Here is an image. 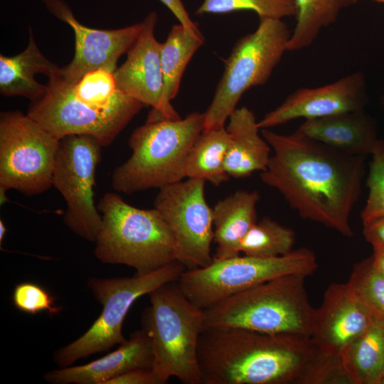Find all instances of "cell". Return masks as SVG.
Returning <instances> with one entry per match:
<instances>
[{
  "label": "cell",
  "instance_id": "obj_1",
  "mask_svg": "<svg viewBox=\"0 0 384 384\" xmlns=\"http://www.w3.org/2000/svg\"><path fill=\"white\" fill-rule=\"evenodd\" d=\"M273 151L260 174L299 215L351 238V213L361 193L365 156L334 149L295 131L262 129Z\"/></svg>",
  "mask_w": 384,
  "mask_h": 384
},
{
  "label": "cell",
  "instance_id": "obj_2",
  "mask_svg": "<svg viewBox=\"0 0 384 384\" xmlns=\"http://www.w3.org/2000/svg\"><path fill=\"white\" fill-rule=\"evenodd\" d=\"M198 358L202 384H341L345 378L340 356L323 353L305 335L204 330Z\"/></svg>",
  "mask_w": 384,
  "mask_h": 384
},
{
  "label": "cell",
  "instance_id": "obj_3",
  "mask_svg": "<svg viewBox=\"0 0 384 384\" xmlns=\"http://www.w3.org/2000/svg\"><path fill=\"white\" fill-rule=\"evenodd\" d=\"M204 124L205 112H199L177 119L147 118L129 139L132 154L112 173V188L132 194L183 180L187 156Z\"/></svg>",
  "mask_w": 384,
  "mask_h": 384
},
{
  "label": "cell",
  "instance_id": "obj_4",
  "mask_svg": "<svg viewBox=\"0 0 384 384\" xmlns=\"http://www.w3.org/2000/svg\"><path fill=\"white\" fill-rule=\"evenodd\" d=\"M102 224L95 255L102 262L124 265L146 274L177 261L174 236L156 208L142 209L116 193H106L97 204Z\"/></svg>",
  "mask_w": 384,
  "mask_h": 384
},
{
  "label": "cell",
  "instance_id": "obj_5",
  "mask_svg": "<svg viewBox=\"0 0 384 384\" xmlns=\"http://www.w3.org/2000/svg\"><path fill=\"white\" fill-rule=\"evenodd\" d=\"M306 277L301 274L277 277L203 310V331L240 328L310 336L316 309L309 302Z\"/></svg>",
  "mask_w": 384,
  "mask_h": 384
},
{
  "label": "cell",
  "instance_id": "obj_6",
  "mask_svg": "<svg viewBox=\"0 0 384 384\" xmlns=\"http://www.w3.org/2000/svg\"><path fill=\"white\" fill-rule=\"evenodd\" d=\"M176 282L148 294L150 306L143 313L142 329L152 342V370L161 384L171 378L184 384H202L198 347L203 310L184 295Z\"/></svg>",
  "mask_w": 384,
  "mask_h": 384
},
{
  "label": "cell",
  "instance_id": "obj_7",
  "mask_svg": "<svg viewBox=\"0 0 384 384\" xmlns=\"http://www.w3.org/2000/svg\"><path fill=\"white\" fill-rule=\"evenodd\" d=\"M291 33L282 19L260 18L257 28L236 42L205 112L204 130L225 127L243 94L268 81L287 50Z\"/></svg>",
  "mask_w": 384,
  "mask_h": 384
},
{
  "label": "cell",
  "instance_id": "obj_8",
  "mask_svg": "<svg viewBox=\"0 0 384 384\" xmlns=\"http://www.w3.org/2000/svg\"><path fill=\"white\" fill-rule=\"evenodd\" d=\"M186 270L181 262L175 261L132 277H89L87 287L102 305V312L85 333L55 351L53 361L60 368L70 366L81 358L124 343V321L135 301L162 284L178 281Z\"/></svg>",
  "mask_w": 384,
  "mask_h": 384
},
{
  "label": "cell",
  "instance_id": "obj_9",
  "mask_svg": "<svg viewBox=\"0 0 384 384\" xmlns=\"http://www.w3.org/2000/svg\"><path fill=\"white\" fill-rule=\"evenodd\" d=\"M317 267L313 251L302 247L276 257L240 255L213 260L206 267L186 270L176 282L193 304L205 310L269 280L289 274L307 277Z\"/></svg>",
  "mask_w": 384,
  "mask_h": 384
},
{
  "label": "cell",
  "instance_id": "obj_10",
  "mask_svg": "<svg viewBox=\"0 0 384 384\" xmlns=\"http://www.w3.org/2000/svg\"><path fill=\"white\" fill-rule=\"evenodd\" d=\"M60 139L27 114H0V187L32 196L52 186Z\"/></svg>",
  "mask_w": 384,
  "mask_h": 384
},
{
  "label": "cell",
  "instance_id": "obj_11",
  "mask_svg": "<svg viewBox=\"0 0 384 384\" xmlns=\"http://www.w3.org/2000/svg\"><path fill=\"white\" fill-rule=\"evenodd\" d=\"M102 147L89 135L73 134L61 139L52 178V186L66 203L64 223L75 235L94 242L102 224L94 200Z\"/></svg>",
  "mask_w": 384,
  "mask_h": 384
},
{
  "label": "cell",
  "instance_id": "obj_12",
  "mask_svg": "<svg viewBox=\"0 0 384 384\" xmlns=\"http://www.w3.org/2000/svg\"><path fill=\"white\" fill-rule=\"evenodd\" d=\"M46 95L32 102L27 114L58 139L73 134L94 137L107 146L138 113L133 110H105L77 98L73 83L60 70L49 76Z\"/></svg>",
  "mask_w": 384,
  "mask_h": 384
},
{
  "label": "cell",
  "instance_id": "obj_13",
  "mask_svg": "<svg viewBox=\"0 0 384 384\" xmlns=\"http://www.w3.org/2000/svg\"><path fill=\"white\" fill-rule=\"evenodd\" d=\"M205 183L188 178L159 189L154 208L174 236L177 261L186 270L204 267L213 262V210L205 197Z\"/></svg>",
  "mask_w": 384,
  "mask_h": 384
},
{
  "label": "cell",
  "instance_id": "obj_14",
  "mask_svg": "<svg viewBox=\"0 0 384 384\" xmlns=\"http://www.w3.org/2000/svg\"><path fill=\"white\" fill-rule=\"evenodd\" d=\"M46 10L58 20L66 23L75 36V53L69 64L61 68L63 77L77 82L86 73L104 68L112 73L120 56L127 53L137 38L142 21L111 30L87 27L75 18L64 0H42Z\"/></svg>",
  "mask_w": 384,
  "mask_h": 384
},
{
  "label": "cell",
  "instance_id": "obj_15",
  "mask_svg": "<svg viewBox=\"0 0 384 384\" xmlns=\"http://www.w3.org/2000/svg\"><path fill=\"white\" fill-rule=\"evenodd\" d=\"M367 102L366 76L356 71L323 86L296 90L258 121L257 125L260 129H270L299 118L362 110Z\"/></svg>",
  "mask_w": 384,
  "mask_h": 384
},
{
  "label": "cell",
  "instance_id": "obj_16",
  "mask_svg": "<svg viewBox=\"0 0 384 384\" xmlns=\"http://www.w3.org/2000/svg\"><path fill=\"white\" fill-rule=\"evenodd\" d=\"M158 14L151 11L142 21L137 38L127 51L125 61L113 73L117 87L125 95L151 107L148 118H160L162 110L163 75L161 43L154 36Z\"/></svg>",
  "mask_w": 384,
  "mask_h": 384
},
{
  "label": "cell",
  "instance_id": "obj_17",
  "mask_svg": "<svg viewBox=\"0 0 384 384\" xmlns=\"http://www.w3.org/2000/svg\"><path fill=\"white\" fill-rule=\"evenodd\" d=\"M375 318L348 283H332L316 309L311 338L320 351L340 356L345 347L364 332Z\"/></svg>",
  "mask_w": 384,
  "mask_h": 384
},
{
  "label": "cell",
  "instance_id": "obj_18",
  "mask_svg": "<svg viewBox=\"0 0 384 384\" xmlns=\"http://www.w3.org/2000/svg\"><path fill=\"white\" fill-rule=\"evenodd\" d=\"M153 347L142 329L133 332L115 351L82 366H67L48 371L43 379L51 384H106L128 371L152 368Z\"/></svg>",
  "mask_w": 384,
  "mask_h": 384
},
{
  "label": "cell",
  "instance_id": "obj_19",
  "mask_svg": "<svg viewBox=\"0 0 384 384\" xmlns=\"http://www.w3.org/2000/svg\"><path fill=\"white\" fill-rule=\"evenodd\" d=\"M346 154H371L378 139L374 119L365 110L305 119L296 130Z\"/></svg>",
  "mask_w": 384,
  "mask_h": 384
},
{
  "label": "cell",
  "instance_id": "obj_20",
  "mask_svg": "<svg viewBox=\"0 0 384 384\" xmlns=\"http://www.w3.org/2000/svg\"><path fill=\"white\" fill-rule=\"evenodd\" d=\"M228 120L225 128L229 144L225 162L228 176L241 178L265 171L271 156V147L260 137L258 121L253 112L246 107L236 108Z\"/></svg>",
  "mask_w": 384,
  "mask_h": 384
},
{
  "label": "cell",
  "instance_id": "obj_21",
  "mask_svg": "<svg viewBox=\"0 0 384 384\" xmlns=\"http://www.w3.org/2000/svg\"><path fill=\"white\" fill-rule=\"evenodd\" d=\"M257 191L240 190L218 201L213 210V242L216 244L213 260H223L240 255L241 241L257 222Z\"/></svg>",
  "mask_w": 384,
  "mask_h": 384
},
{
  "label": "cell",
  "instance_id": "obj_22",
  "mask_svg": "<svg viewBox=\"0 0 384 384\" xmlns=\"http://www.w3.org/2000/svg\"><path fill=\"white\" fill-rule=\"evenodd\" d=\"M60 68L41 53L29 27L28 43L23 51L13 56L0 55V93L38 101L46 95L47 86L36 81V75L48 78Z\"/></svg>",
  "mask_w": 384,
  "mask_h": 384
},
{
  "label": "cell",
  "instance_id": "obj_23",
  "mask_svg": "<svg viewBox=\"0 0 384 384\" xmlns=\"http://www.w3.org/2000/svg\"><path fill=\"white\" fill-rule=\"evenodd\" d=\"M201 31L182 24L174 25L161 43V65L163 75V98L161 119L181 118L171 104L178 94L183 73L198 49L203 44Z\"/></svg>",
  "mask_w": 384,
  "mask_h": 384
},
{
  "label": "cell",
  "instance_id": "obj_24",
  "mask_svg": "<svg viewBox=\"0 0 384 384\" xmlns=\"http://www.w3.org/2000/svg\"><path fill=\"white\" fill-rule=\"evenodd\" d=\"M351 384H381L384 378V321L375 319L340 354Z\"/></svg>",
  "mask_w": 384,
  "mask_h": 384
},
{
  "label": "cell",
  "instance_id": "obj_25",
  "mask_svg": "<svg viewBox=\"0 0 384 384\" xmlns=\"http://www.w3.org/2000/svg\"><path fill=\"white\" fill-rule=\"evenodd\" d=\"M229 144L225 127L203 130L192 145L187 156L185 178L201 179L218 186L230 176L225 167Z\"/></svg>",
  "mask_w": 384,
  "mask_h": 384
},
{
  "label": "cell",
  "instance_id": "obj_26",
  "mask_svg": "<svg viewBox=\"0 0 384 384\" xmlns=\"http://www.w3.org/2000/svg\"><path fill=\"white\" fill-rule=\"evenodd\" d=\"M358 0H294L296 23L287 44V50L296 51L310 46L321 30L334 24L340 13Z\"/></svg>",
  "mask_w": 384,
  "mask_h": 384
},
{
  "label": "cell",
  "instance_id": "obj_27",
  "mask_svg": "<svg viewBox=\"0 0 384 384\" xmlns=\"http://www.w3.org/2000/svg\"><path fill=\"white\" fill-rule=\"evenodd\" d=\"M295 232L269 217L257 221L240 242L239 251L244 255L276 257L293 250Z\"/></svg>",
  "mask_w": 384,
  "mask_h": 384
},
{
  "label": "cell",
  "instance_id": "obj_28",
  "mask_svg": "<svg viewBox=\"0 0 384 384\" xmlns=\"http://www.w3.org/2000/svg\"><path fill=\"white\" fill-rule=\"evenodd\" d=\"M347 283L373 316L384 321V276L374 266L371 256L353 265Z\"/></svg>",
  "mask_w": 384,
  "mask_h": 384
},
{
  "label": "cell",
  "instance_id": "obj_29",
  "mask_svg": "<svg viewBox=\"0 0 384 384\" xmlns=\"http://www.w3.org/2000/svg\"><path fill=\"white\" fill-rule=\"evenodd\" d=\"M244 10L255 12L260 18L282 19L297 14L294 0H203L195 14H222Z\"/></svg>",
  "mask_w": 384,
  "mask_h": 384
},
{
  "label": "cell",
  "instance_id": "obj_30",
  "mask_svg": "<svg viewBox=\"0 0 384 384\" xmlns=\"http://www.w3.org/2000/svg\"><path fill=\"white\" fill-rule=\"evenodd\" d=\"M370 155L366 179L368 195L361 213L363 223L384 218V139H378Z\"/></svg>",
  "mask_w": 384,
  "mask_h": 384
},
{
  "label": "cell",
  "instance_id": "obj_31",
  "mask_svg": "<svg viewBox=\"0 0 384 384\" xmlns=\"http://www.w3.org/2000/svg\"><path fill=\"white\" fill-rule=\"evenodd\" d=\"M12 301L19 311L36 314L47 311L50 315L58 314L63 307L55 305V297L41 285L24 282L17 284L14 289Z\"/></svg>",
  "mask_w": 384,
  "mask_h": 384
},
{
  "label": "cell",
  "instance_id": "obj_32",
  "mask_svg": "<svg viewBox=\"0 0 384 384\" xmlns=\"http://www.w3.org/2000/svg\"><path fill=\"white\" fill-rule=\"evenodd\" d=\"M106 384H161V382L152 368H140L119 375Z\"/></svg>",
  "mask_w": 384,
  "mask_h": 384
},
{
  "label": "cell",
  "instance_id": "obj_33",
  "mask_svg": "<svg viewBox=\"0 0 384 384\" xmlns=\"http://www.w3.org/2000/svg\"><path fill=\"white\" fill-rule=\"evenodd\" d=\"M363 235L372 246L384 250V218L363 223Z\"/></svg>",
  "mask_w": 384,
  "mask_h": 384
},
{
  "label": "cell",
  "instance_id": "obj_34",
  "mask_svg": "<svg viewBox=\"0 0 384 384\" xmlns=\"http://www.w3.org/2000/svg\"><path fill=\"white\" fill-rule=\"evenodd\" d=\"M176 17L179 23L191 30L198 31L197 25L191 20L182 0H159Z\"/></svg>",
  "mask_w": 384,
  "mask_h": 384
},
{
  "label": "cell",
  "instance_id": "obj_35",
  "mask_svg": "<svg viewBox=\"0 0 384 384\" xmlns=\"http://www.w3.org/2000/svg\"><path fill=\"white\" fill-rule=\"evenodd\" d=\"M371 258L375 268L384 276V250L378 246H372Z\"/></svg>",
  "mask_w": 384,
  "mask_h": 384
},
{
  "label": "cell",
  "instance_id": "obj_36",
  "mask_svg": "<svg viewBox=\"0 0 384 384\" xmlns=\"http://www.w3.org/2000/svg\"><path fill=\"white\" fill-rule=\"evenodd\" d=\"M6 191H8V190L4 188L0 187V203H1V205L4 204V203L6 201H8V199L6 198Z\"/></svg>",
  "mask_w": 384,
  "mask_h": 384
},
{
  "label": "cell",
  "instance_id": "obj_37",
  "mask_svg": "<svg viewBox=\"0 0 384 384\" xmlns=\"http://www.w3.org/2000/svg\"><path fill=\"white\" fill-rule=\"evenodd\" d=\"M6 233V228L4 225V223L2 221V220H0V242H2V240L4 238L5 234Z\"/></svg>",
  "mask_w": 384,
  "mask_h": 384
},
{
  "label": "cell",
  "instance_id": "obj_38",
  "mask_svg": "<svg viewBox=\"0 0 384 384\" xmlns=\"http://www.w3.org/2000/svg\"><path fill=\"white\" fill-rule=\"evenodd\" d=\"M372 1L380 3V4H384V0H372Z\"/></svg>",
  "mask_w": 384,
  "mask_h": 384
},
{
  "label": "cell",
  "instance_id": "obj_39",
  "mask_svg": "<svg viewBox=\"0 0 384 384\" xmlns=\"http://www.w3.org/2000/svg\"><path fill=\"white\" fill-rule=\"evenodd\" d=\"M381 384H384V378H383V380L381 382Z\"/></svg>",
  "mask_w": 384,
  "mask_h": 384
}]
</instances>
